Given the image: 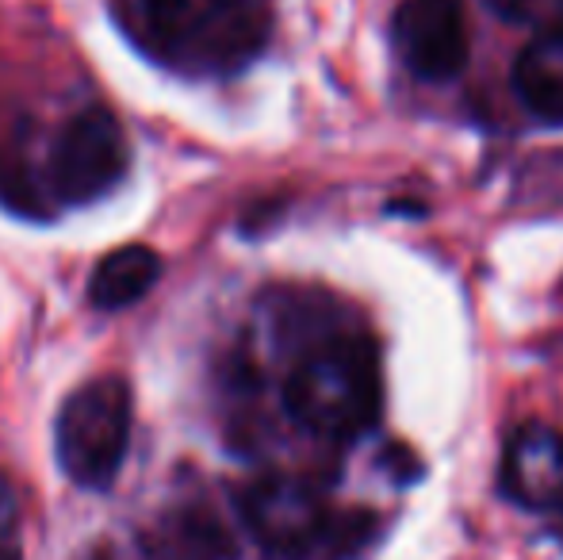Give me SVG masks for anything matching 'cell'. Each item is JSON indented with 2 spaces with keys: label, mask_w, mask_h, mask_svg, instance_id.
<instances>
[{
  "label": "cell",
  "mask_w": 563,
  "mask_h": 560,
  "mask_svg": "<svg viewBox=\"0 0 563 560\" xmlns=\"http://www.w3.org/2000/svg\"><path fill=\"white\" fill-rule=\"evenodd\" d=\"M142 46L180 74H238L268 39V0H139Z\"/></svg>",
  "instance_id": "6da1fadb"
},
{
  "label": "cell",
  "mask_w": 563,
  "mask_h": 560,
  "mask_svg": "<svg viewBox=\"0 0 563 560\" xmlns=\"http://www.w3.org/2000/svg\"><path fill=\"white\" fill-rule=\"evenodd\" d=\"M379 369L368 342L330 338L307 350L284 381V411L314 438L349 441L379 419Z\"/></svg>",
  "instance_id": "7a4b0ae2"
},
{
  "label": "cell",
  "mask_w": 563,
  "mask_h": 560,
  "mask_svg": "<svg viewBox=\"0 0 563 560\" xmlns=\"http://www.w3.org/2000/svg\"><path fill=\"white\" fill-rule=\"evenodd\" d=\"M134 396L123 376H97L74 388L54 419L58 464L85 492H108L131 449Z\"/></svg>",
  "instance_id": "3957f363"
},
{
  "label": "cell",
  "mask_w": 563,
  "mask_h": 560,
  "mask_svg": "<svg viewBox=\"0 0 563 560\" xmlns=\"http://www.w3.org/2000/svg\"><path fill=\"white\" fill-rule=\"evenodd\" d=\"M238 515L265 553L307 560L314 553H345L353 518H338L314 484L288 472H268L238 492Z\"/></svg>",
  "instance_id": "277c9868"
},
{
  "label": "cell",
  "mask_w": 563,
  "mask_h": 560,
  "mask_svg": "<svg viewBox=\"0 0 563 560\" xmlns=\"http://www.w3.org/2000/svg\"><path fill=\"white\" fill-rule=\"evenodd\" d=\"M126 165H131V142L123 123L115 112L92 105L77 112L54 139L46 162L51 196L69 208L92 204L126 177Z\"/></svg>",
  "instance_id": "5b68a950"
},
{
  "label": "cell",
  "mask_w": 563,
  "mask_h": 560,
  "mask_svg": "<svg viewBox=\"0 0 563 560\" xmlns=\"http://www.w3.org/2000/svg\"><path fill=\"white\" fill-rule=\"evenodd\" d=\"M391 43L418 81H452L467 66L472 39L460 0H402L391 15Z\"/></svg>",
  "instance_id": "8992f818"
},
{
  "label": "cell",
  "mask_w": 563,
  "mask_h": 560,
  "mask_svg": "<svg viewBox=\"0 0 563 560\" xmlns=\"http://www.w3.org/2000/svg\"><path fill=\"white\" fill-rule=\"evenodd\" d=\"M503 492L526 510L563 507V430L549 422H521L510 430L498 464Z\"/></svg>",
  "instance_id": "52a82bcc"
},
{
  "label": "cell",
  "mask_w": 563,
  "mask_h": 560,
  "mask_svg": "<svg viewBox=\"0 0 563 560\" xmlns=\"http://www.w3.org/2000/svg\"><path fill=\"white\" fill-rule=\"evenodd\" d=\"M142 560H234V538L208 503H173L139 534Z\"/></svg>",
  "instance_id": "ba28073f"
},
{
  "label": "cell",
  "mask_w": 563,
  "mask_h": 560,
  "mask_svg": "<svg viewBox=\"0 0 563 560\" xmlns=\"http://www.w3.org/2000/svg\"><path fill=\"white\" fill-rule=\"evenodd\" d=\"M514 92L541 123L563 128V28L541 31L514 62Z\"/></svg>",
  "instance_id": "9c48e42d"
},
{
  "label": "cell",
  "mask_w": 563,
  "mask_h": 560,
  "mask_svg": "<svg viewBox=\"0 0 563 560\" xmlns=\"http://www.w3.org/2000/svg\"><path fill=\"white\" fill-rule=\"evenodd\" d=\"M162 281V254L150 246H115L97 262L89 277V304L97 311H123L150 296V288Z\"/></svg>",
  "instance_id": "30bf717a"
},
{
  "label": "cell",
  "mask_w": 563,
  "mask_h": 560,
  "mask_svg": "<svg viewBox=\"0 0 563 560\" xmlns=\"http://www.w3.org/2000/svg\"><path fill=\"white\" fill-rule=\"evenodd\" d=\"M498 20L521 23L537 31H560L563 28V0H483Z\"/></svg>",
  "instance_id": "8fae6325"
},
{
  "label": "cell",
  "mask_w": 563,
  "mask_h": 560,
  "mask_svg": "<svg viewBox=\"0 0 563 560\" xmlns=\"http://www.w3.org/2000/svg\"><path fill=\"white\" fill-rule=\"evenodd\" d=\"M15 515H20V503H15V492L4 476H0V534H8L15 526Z\"/></svg>",
  "instance_id": "7c38bea8"
}]
</instances>
